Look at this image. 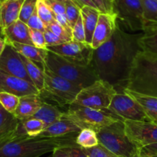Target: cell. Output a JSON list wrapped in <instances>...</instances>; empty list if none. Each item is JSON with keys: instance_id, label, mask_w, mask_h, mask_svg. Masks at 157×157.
Wrapping results in <instances>:
<instances>
[{"instance_id": "cell-10", "label": "cell", "mask_w": 157, "mask_h": 157, "mask_svg": "<svg viewBox=\"0 0 157 157\" xmlns=\"http://www.w3.org/2000/svg\"><path fill=\"white\" fill-rule=\"evenodd\" d=\"M47 49L78 66H88L91 64L94 49L87 42L71 40L58 46H48Z\"/></svg>"}, {"instance_id": "cell-36", "label": "cell", "mask_w": 157, "mask_h": 157, "mask_svg": "<svg viewBox=\"0 0 157 157\" xmlns=\"http://www.w3.org/2000/svg\"><path fill=\"white\" fill-rule=\"evenodd\" d=\"M29 34L33 46L40 49H47L44 32L35 29H29Z\"/></svg>"}, {"instance_id": "cell-1", "label": "cell", "mask_w": 157, "mask_h": 157, "mask_svg": "<svg viewBox=\"0 0 157 157\" xmlns=\"http://www.w3.org/2000/svg\"><path fill=\"white\" fill-rule=\"evenodd\" d=\"M140 33H130L118 27L111 38L94 49L90 66L99 79L104 80L115 89L126 88L133 61L141 50Z\"/></svg>"}, {"instance_id": "cell-5", "label": "cell", "mask_w": 157, "mask_h": 157, "mask_svg": "<svg viewBox=\"0 0 157 157\" xmlns=\"http://www.w3.org/2000/svg\"><path fill=\"white\" fill-rule=\"evenodd\" d=\"M45 66L54 73L75 83L82 89L99 79L91 66L74 64L51 51H48L45 58Z\"/></svg>"}, {"instance_id": "cell-50", "label": "cell", "mask_w": 157, "mask_h": 157, "mask_svg": "<svg viewBox=\"0 0 157 157\" xmlns=\"http://www.w3.org/2000/svg\"><path fill=\"white\" fill-rule=\"evenodd\" d=\"M48 157H52V155H49Z\"/></svg>"}, {"instance_id": "cell-24", "label": "cell", "mask_w": 157, "mask_h": 157, "mask_svg": "<svg viewBox=\"0 0 157 157\" xmlns=\"http://www.w3.org/2000/svg\"><path fill=\"white\" fill-rule=\"evenodd\" d=\"M63 114L64 112L59 110L56 106H53L50 103L43 102L42 105L38 110V112L32 117L41 120L44 123L46 129L52 123L61 119L63 116Z\"/></svg>"}, {"instance_id": "cell-35", "label": "cell", "mask_w": 157, "mask_h": 157, "mask_svg": "<svg viewBox=\"0 0 157 157\" xmlns=\"http://www.w3.org/2000/svg\"><path fill=\"white\" fill-rule=\"evenodd\" d=\"M72 40L75 42H86L85 31H84V24H83L81 15L73 27V31H72Z\"/></svg>"}, {"instance_id": "cell-39", "label": "cell", "mask_w": 157, "mask_h": 157, "mask_svg": "<svg viewBox=\"0 0 157 157\" xmlns=\"http://www.w3.org/2000/svg\"><path fill=\"white\" fill-rule=\"evenodd\" d=\"M97 9L101 12V13H110L113 12V0H91Z\"/></svg>"}, {"instance_id": "cell-32", "label": "cell", "mask_w": 157, "mask_h": 157, "mask_svg": "<svg viewBox=\"0 0 157 157\" xmlns=\"http://www.w3.org/2000/svg\"><path fill=\"white\" fill-rule=\"evenodd\" d=\"M38 1V0H24L19 15V19L21 21L25 23H27L29 18L32 16V15L36 9Z\"/></svg>"}, {"instance_id": "cell-11", "label": "cell", "mask_w": 157, "mask_h": 157, "mask_svg": "<svg viewBox=\"0 0 157 157\" xmlns=\"http://www.w3.org/2000/svg\"><path fill=\"white\" fill-rule=\"evenodd\" d=\"M108 110L124 121L150 122L142 106L124 91L113 96Z\"/></svg>"}, {"instance_id": "cell-23", "label": "cell", "mask_w": 157, "mask_h": 157, "mask_svg": "<svg viewBox=\"0 0 157 157\" xmlns=\"http://www.w3.org/2000/svg\"><path fill=\"white\" fill-rule=\"evenodd\" d=\"M144 10V33L157 30V0H141Z\"/></svg>"}, {"instance_id": "cell-4", "label": "cell", "mask_w": 157, "mask_h": 157, "mask_svg": "<svg viewBox=\"0 0 157 157\" xmlns=\"http://www.w3.org/2000/svg\"><path fill=\"white\" fill-rule=\"evenodd\" d=\"M99 143L119 157H142L141 147L127 135L124 120L102 128L97 132Z\"/></svg>"}, {"instance_id": "cell-51", "label": "cell", "mask_w": 157, "mask_h": 157, "mask_svg": "<svg viewBox=\"0 0 157 157\" xmlns=\"http://www.w3.org/2000/svg\"><path fill=\"white\" fill-rule=\"evenodd\" d=\"M151 157H157V155H155V156H151Z\"/></svg>"}, {"instance_id": "cell-49", "label": "cell", "mask_w": 157, "mask_h": 157, "mask_svg": "<svg viewBox=\"0 0 157 157\" xmlns=\"http://www.w3.org/2000/svg\"><path fill=\"white\" fill-rule=\"evenodd\" d=\"M0 36L4 37V35H3V31H2V29L1 27H0Z\"/></svg>"}, {"instance_id": "cell-2", "label": "cell", "mask_w": 157, "mask_h": 157, "mask_svg": "<svg viewBox=\"0 0 157 157\" xmlns=\"http://www.w3.org/2000/svg\"><path fill=\"white\" fill-rule=\"evenodd\" d=\"M75 134L56 138L29 137L20 121L15 130L0 137V157H40L59 146L77 145Z\"/></svg>"}, {"instance_id": "cell-30", "label": "cell", "mask_w": 157, "mask_h": 157, "mask_svg": "<svg viewBox=\"0 0 157 157\" xmlns=\"http://www.w3.org/2000/svg\"><path fill=\"white\" fill-rule=\"evenodd\" d=\"M36 10L38 16L43 22L46 28L55 20V15L46 4L44 0H38L37 2Z\"/></svg>"}, {"instance_id": "cell-17", "label": "cell", "mask_w": 157, "mask_h": 157, "mask_svg": "<svg viewBox=\"0 0 157 157\" xmlns=\"http://www.w3.org/2000/svg\"><path fill=\"white\" fill-rule=\"evenodd\" d=\"M43 103L40 94H34L20 97L19 103L14 112V115L18 120L26 119L33 116Z\"/></svg>"}, {"instance_id": "cell-28", "label": "cell", "mask_w": 157, "mask_h": 157, "mask_svg": "<svg viewBox=\"0 0 157 157\" xmlns=\"http://www.w3.org/2000/svg\"><path fill=\"white\" fill-rule=\"evenodd\" d=\"M139 45L144 52L157 55V30L143 33L139 39Z\"/></svg>"}, {"instance_id": "cell-45", "label": "cell", "mask_w": 157, "mask_h": 157, "mask_svg": "<svg viewBox=\"0 0 157 157\" xmlns=\"http://www.w3.org/2000/svg\"><path fill=\"white\" fill-rule=\"evenodd\" d=\"M71 154L72 157H88L83 148L78 145L71 146Z\"/></svg>"}, {"instance_id": "cell-40", "label": "cell", "mask_w": 157, "mask_h": 157, "mask_svg": "<svg viewBox=\"0 0 157 157\" xmlns=\"http://www.w3.org/2000/svg\"><path fill=\"white\" fill-rule=\"evenodd\" d=\"M54 15H62L65 14V3L58 0H44Z\"/></svg>"}, {"instance_id": "cell-16", "label": "cell", "mask_w": 157, "mask_h": 157, "mask_svg": "<svg viewBox=\"0 0 157 157\" xmlns=\"http://www.w3.org/2000/svg\"><path fill=\"white\" fill-rule=\"evenodd\" d=\"M81 128L75 123L62 116L61 119L48 126L38 137L42 138H56L62 137L73 133H78Z\"/></svg>"}, {"instance_id": "cell-6", "label": "cell", "mask_w": 157, "mask_h": 157, "mask_svg": "<svg viewBox=\"0 0 157 157\" xmlns=\"http://www.w3.org/2000/svg\"><path fill=\"white\" fill-rule=\"evenodd\" d=\"M63 117L71 120L81 129H90L98 132L102 128L122 120L108 109H95L75 104L69 105Z\"/></svg>"}, {"instance_id": "cell-9", "label": "cell", "mask_w": 157, "mask_h": 157, "mask_svg": "<svg viewBox=\"0 0 157 157\" xmlns=\"http://www.w3.org/2000/svg\"><path fill=\"white\" fill-rule=\"evenodd\" d=\"M44 73V89L42 92L49 94L59 104L73 103L82 88L54 73L46 66Z\"/></svg>"}, {"instance_id": "cell-48", "label": "cell", "mask_w": 157, "mask_h": 157, "mask_svg": "<svg viewBox=\"0 0 157 157\" xmlns=\"http://www.w3.org/2000/svg\"><path fill=\"white\" fill-rule=\"evenodd\" d=\"M58 1L63 2H64V3L67 2H73L75 3L77 6H78V7H79L81 9V8H82V6H81V5L78 2V1H77V0H58Z\"/></svg>"}, {"instance_id": "cell-43", "label": "cell", "mask_w": 157, "mask_h": 157, "mask_svg": "<svg viewBox=\"0 0 157 157\" xmlns=\"http://www.w3.org/2000/svg\"><path fill=\"white\" fill-rule=\"evenodd\" d=\"M157 155V143L147 145L141 148V156L151 157Z\"/></svg>"}, {"instance_id": "cell-46", "label": "cell", "mask_w": 157, "mask_h": 157, "mask_svg": "<svg viewBox=\"0 0 157 157\" xmlns=\"http://www.w3.org/2000/svg\"><path fill=\"white\" fill-rule=\"evenodd\" d=\"M78 2L81 5V6H91L93 8H96V6L94 5V3L91 1V0H77Z\"/></svg>"}, {"instance_id": "cell-20", "label": "cell", "mask_w": 157, "mask_h": 157, "mask_svg": "<svg viewBox=\"0 0 157 157\" xmlns=\"http://www.w3.org/2000/svg\"><path fill=\"white\" fill-rule=\"evenodd\" d=\"M9 45H11L18 53L33 62L43 71L44 70L45 58L48 52L47 49H40L33 45L22 44V43L18 42H12Z\"/></svg>"}, {"instance_id": "cell-19", "label": "cell", "mask_w": 157, "mask_h": 157, "mask_svg": "<svg viewBox=\"0 0 157 157\" xmlns=\"http://www.w3.org/2000/svg\"><path fill=\"white\" fill-rule=\"evenodd\" d=\"M24 0H3L0 2V27L6 29L19 19Z\"/></svg>"}, {"instance_id": "cell-33", "label": "cell", "mask_w": 157, "mask_h": 157, "mask_svg": "<svg viewBox=\"0 0 157 157\" xmlns=\"http://www.w3.org/2000/svg\"><path fill=\"white\" fill-rule=\"evenodd\" d=\"M65 15L67 16V20L70 23L71 26L73 29L74 26L77 21L78 20L79 17L81 16V9L77 6L73 2H65Z\"/></svg>"}, {"instance_id": "cell-18", "label": "cell", "mask_w": 157, "mask_h": 157, "mask_svg": "<svg viewBox=\"0 0 157 157\" xmlns=\"http://www.w3.org/2000/svg\"><path fill=\"white\" fill-rule=\"evenodd\" d=\"M3 35L7 44L12 42L22 43V44L33 45L29 34V27L27 24L20 19L3 29Z\"/></svg>"}, {"instance_id": "cell-21", "label": "cell", "mask_w": 157, "mask_h": 157, "mask_svg": "<svg viewBox=\"0 0 157 157\" xmlns=\"http://www.w3.org/2000/svg\"><path fill=\"white\" fill-rule=\"evenodd\" d=\"M101 12L96 8L84 6L81 9V15L85 31L86 42L91 45L94 32L96 29Z\"/></svg>"}, {"instance_id": "cell-26", "label": "cell", "mask_w": 157, "mask_h": 157, "mask_svg": "<svg viewBox=\"0 0 157 157\" xmlns=\"http://www.w3.org/2000/svg\"><path fill=\"white\" fill-rule=\"evenodd\" d=\"M21 120H18L14 114L8 112L0 104V137L15 130Z\"/></svg>"}, {"instance_id": "cell-25", "label": "cell", "mask_w": 157, "mask_h": 157, "mask_svg": "<svg viewBox=\"0 0 157 157\" xmlns=\"http://www.w3.org/2000/svg\"><path fill=\"white\" fill-rule=\"evenodd\" d=\"M21 55V54H20ZM21 58L25 66L28 75L30 77L34 86L38 89L40 92L44 89V71L38 67L36 64L31 61L30 59L21 55Z\"/></svg>"}, {"instance_id": "cell-44", "label": "cell", "mask_w": 157, "mask_h": 157, "mask_svg": "<svg viewBox=\"0 0 157 157\" xmlns=\"http://www.w3.org/2000/svg\"><path fill=\"white\" fill-rule=\"evenodd\" d=\"M55 19L57 22L59 23L69 34L72 35V31L73 29L71 26L70 23H69L68 20H67V16L65 14H62V15H55Z\"/></svg>"}, {"instance_id": "cell-13", "label": "cell", "mask_w": 157, "mask_h": 157, "mask_svg": "<svg viewBox=\"0 0 157 157\" xmlns=\"http://www.w3.org/2000/svg\"><path fill=\"white\" fill-rule=\"evenodd\" d=\"M0 71L32 83L28 75L21 55L11 45H6V49L0 55Z\"/></svg>"}, {"instance_id": "cell-12", "label": "cell", "mask_w": 157, "mask_h": 157, "mask_svg": "<svg viewBox=\"0 0 157 157\" xmlns=\"http://www.w3.org/2000/svg\"><path fill=\"white\" fill-rule=\"evenodd\" d=\"M124 124L127 135L141 148L157 143V123L125 120Z\"/></svg>"}, {"instance_id": "cell-8", "label": "cell", "mask_w": 157, "mask_h": 157, "mask_svg": "<svg viewBox=\"0 0 157 157\" xmlns=\"http://www.w3.org/2000/svg\"><path fill=\"white\" fill-rule=\"evenodd\" d=\"M113 12L117 21L130 33L145 30L141 0H113Z\"/></svg>"}, {"instance_id": "cell-52", "label": "cell", "mask_w": 157, "mask_h": 157, "mask_svg": "<svg viewBox=\"0 0 157 157\" xmlns=\"http://www.w3.org/2000/svg\"><path fill=\"white\" fill-rule=\"evenodd\" d=\"M1 1H3V0H0V2H1Z\"/></svg>"}, {"instance_id": "cell-31", "label": "cell", "mask_w": 157, "mask_h": 157, "mask_svg": "<svg viewBox=\"0 0 157 157\" xmlns=\"http://www.w3.org/2000/svg\"><path fill=\"white\" fill-rule=\"evenodd\" d=\"M20 97L6 92H0V104L6 110L14 114L19 103Z\"/></svg>"}, {"instance_id": "cell-34", "label": "cell", "mask_w": 157, "mask_h": 157, "mask_svg": "<svg viewBox=\"0 0 157 157\" xmlns=\"http://www.w3.org/2000/svg\"><path fill=\"white\" fill-rule=\"evenodd\" d=\"M83 149L88 157H119L106 149L100 143L94 147L88 148V149L83 148Z\"/></svg>"}, {"instance_id": "cell-41", "label": "cell", "mask_w": 157, "mask_h": 157, "mask_svg": "<svg viewBox=\"0 0 157 157\" xmlns=\"http://www.w3.org/2000/svg\"><path fill=\"white\" fill-rule=\"evenodd\" d=\"M44 38H45L46 46H58V45H61L62 43L66 42L65 41L55 35L53 32L50 30V29H46L45 32H44Z\"/></svg>"}, {"instance_id": "cell-47", "label": "cell", "mask_w": 157, "mask_h": 157, "mask_svg": "<svg viewBox=\"0 0 157 157\" xmlns=\"http://www.w3.org/2000/svg\"><path fill=\"white\" fill-rule=\"evenodd\" d=\"M6 45H7V43H6V41L4 37L0 36V55L2 54L3 51L6 49Z\"/></svg>"}, {"instance_id": "cell-14", "label": "cell", "mask_w": 157, "mask_h": 157, "mask_svg": "<svg viewBox=\"0 0 157 157\" xmlns=\"http://www.w3.org/2000/svg\"><path fill=\"white\" fill-rule=\"evenodd\" d=\"M6 92L18 97L41 92L30 82L0 71V92Z\"/></svg>"}, {"instance_id": "cell-37", "label": "cell", "mask_w": 157, "mask_h": 157, "mask_svg": "<svg viewBox=\"0 0 157 157\" xmlns=\"http://www.w3.org/2000/svg\"><path fill=\"white\" fill-rule=\"evenodd\" d=\"M48 29H50L52 32H53L55 35H57L58 36H59L60 38H62L64 41L70 42L72 40V35L71 34H69L61 25L58 22H57L56 21H54L53 22L51 23L47 27Z\"/></svg>"}, {"instance_id": "cell-15", "label": "cell", "mask_w": 157, "mask_h": 157, "mask_svg": "<svg viewBox=\"0 0 157 157\" xmlns=\"http://www.w3.org/2000/svg\"><path fill=\"white\" fill-rule=\"evenodd\" d=\"M118 27L117 17L115 13H101L94 32L91 46L97 49L108 41Z\"/></svg>"}, {"instance_id": "cell-38", "label": "cell", "mask_w": 157, "mask_h": 157, "mask_svg": "<svg viewBox=\"0 0 157 157\" xmlns=\"http://www.w3.org/2000/svg\"><path fill=\"white\" fill-rule=\"evenodd\" d=\"M26 24H27V26H29V29H35V30L41 31V32H45V30L47 29L46 26H44L43 22L41 21V18H40L39 16H38L36 9H35L34 13L32 15V16L29 18V21L27 22Z\"/></svg>"}, {"instance_id": "cell-27", "label": "cell", "mask_w": 157, "mask_h": 157, "mask_svg": "<svg viewBox=\"0 0 157 157\" xmlns=\"http://www.w3.org/2000/svg\"><path fill=\"white\" fill-rule=\"evenodd\" d=\"M76 143L80 147L84 149L94 147L99 144L97 132L90 129H83L78 133Z\"/></svg>"}, {"instance_id": "cell-42", "label": "cell", "mask_w": 157, "mask_h": 157, "mask_svg": "<svg viewBox=\"0 0 157 157\" xmlns=\"http://www.w3.org/2000/svg\"><path fill=\"white\" fill-rule=\"evenodd\" d=\"M71 146H64L56 148L52 152V157H72Z\"/></svg>"}, {"instance_id": "cell-29", "label": "cell", "mask_w": 157, "mask_h": 157, "mask_svg": "<svg viewBox=\"0 0 157 157\" xmlns=\"http://www.w3.org/2000/svg\"><path fill=\"white\" fill-rule=\"evenodd\" d=\"M22 124L26 133L29 137H38L45 129L44 123L38 119L31 117L22 120Z\"/></svg>"}, {"instance_id": "cell-3", "label": "cell", "mask_w": 157, "mask_h": 157, "mask_svg": "<svg viewBox=\"0 0 157 157\" xmlns=\"http://www.w3.org/2000/svg\"><path fill=\"white\" fill-rule=\"evenodd\" d=\"M126 89L157 97V55L140 50L136 55Z\"/></svg>"}, {"instance_id": "cell-7", "label": "cell", "mask_w": 157, "mask_h": 157, "mask_svg": "<svg viewBox=\"0 0 157 157\" xmlns=\"http://www.w3.org/2000/svg\"><path fill=\"white\" fill-rule=\"evenodd\" d=\"M117 93L114 86L104 80L98 79L81 89L73 104L95 109H108Z\"/></svg>"}, {"instance_id": "cell-22", "label": "cell", "mask_w": 157, "mask_h": 157, "mask_svg": "<svg viewBox=\"0 0 157 157\" xmlns=\"http://www.w3.org/2000/svg\"><path fill=\"white\" fill-rule=\"evenodd\" d=\"M124 91L142 106L150 122L157 123V97L141 95L126 89Z\"/></svg>"}]
</instances>
